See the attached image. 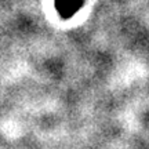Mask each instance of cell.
I'll use <instances>...</instances> for the list:
<instances>
[{"label":"cell","instance_id":"obj_1","mask_svg":"<svg viewBox=\"0 0 149 149\" xmlns=\"http://www.w3.org/2000/svg\"><path fill=\"white\" fill-rule=\"evenodd\" d=\"M83 6V0H55V7L59 15L64 18H70L76 11Z\"/></svg>","mask_w":149,"mask_h":149}]
</instances>
